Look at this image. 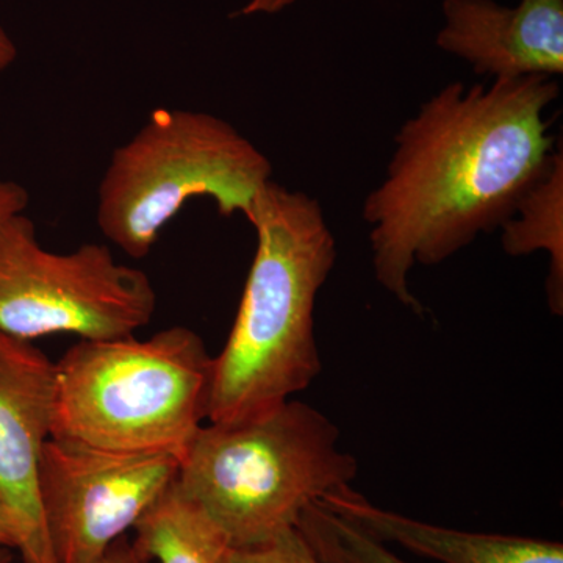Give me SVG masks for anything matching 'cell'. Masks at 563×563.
Wrapping results in <instances>:
<instances>
[{
	"label": "cell",
	"mask_w": 563,
	"mask_h": 563,
	"mask_svg": "<svg viewBox=\"0 0 563 563\" xmlns=\"http://www.w3.org/2000/svg\"><path fill=\"white\" fill-rule=\"evenodd\" d=\"M18 57V47L5 29L0 27V73L10 68Z\"/></svg>",
	"instance_id": "obj_19"
},
{
	"label": "cell",
	"mask_w": 563,
	"mask_h": 563,
	"mask_svg": "<svg viewBox=\"0 0 563 563\" xmlns=\"http://www.w3.org/2000/svg\"><path fill=\"white\" fill-rule=\"evenodd\" d=\"M0 547L18 550L16 528H14L9 507L3 503L2 496H0Z\"/></svg>",
	"instance_id": "obj_18"
},
{
	"label": "cell",
	"mask_w": 563,
	"mask_h": 563,
	"mask_svg": "<svg viewBox=\"0 0 563 563\" xmlns=\"http://www.w3.org/2000/svg\"><path fill=\"white\" fill-rule=\"evenodd\" d=\"M437 46L495 79L563 74V0H443Z\"/></svg>",
	"instance_id": "obj_9"
},
{
	"label": "cell",
	"mask_w": 563,
	"mask_h": 563,
	"mask_svg": "<svg viewBox=\"0 0 563 563\" xmlns=\"http://www.w3.org/2000/svg\"><path fill=\"white\" fill-rule=\"evenodd\" d=\"M225 563H322L298 528L288 529L268 542L231 548Z\"/></svg>",
	"instance_id": "obj_14"
},
{
	"label": "cell",
	"mask_w": 563,
	"mask_h": 563,
	"mask_svg": "<svg viewBox=\"0 0 563 563\" xmlns=\"http://www.w3.org/2000/svg\"><path fill=\"white\" fill-rule=\"evenodd\" d=\"M54 399L55 362L32 342L0 331V496L24 563H55L38 493Z\"/></svg>",
	"instance_id": "obj_8"
},
{
	"label": "cell",
	"mask_w": 563,
	"mask_h": 563,
	"mask_svg": "<svg viewBox=\"0 0 563 563\" xmlns=\"http://www.w3.org/2000/svg\"><path fill=\"white\" fill-rule=\"evenodd\" d=\"M157 302L150 276L109 246L58 254L38 242L24 213L0 222V331L27 342L55 333L121 339L146 328Z\"/></svg>",
	"instance_id": "obj_6"
},
{
	"label": "cell",
	"mask_w": 563,
	"mask_h": 563,
	"mask_svg": "<svg viewBox=\"0 0 563 563\" xmlns=\"http://www.w3.org/2000/svg\"><path fill=\"white\" fill-rule=\"evenodd\" d=\"M559 92L551 77L453 81L404 122L362 210L374 276L396 301L422 317L415 265H440L512 217L553 161L547 111Z\"/></svg>",
	"instance_id": "obj_1"
},
{
	"label": "cell",
	"mask_w": 563,
	"mask_h": 563,
	"mask_svg": "<svg viewBox=\"0 0 563 563\" xmlns=\"http://www.w3.org/2000/svg\"><path fill=\"white\" fill-rule=\"evenodd\" d=\"M296 0H250L240 10V16H254V14H276L288 9Z\"/></svg>",
	"instance_id": "obj_17"
},
{
	"label": "cell",
	"mask_w": 563,
	"mask_h": 563,
	"mask_svg": "<svg viewBox=\"0 0 563 563\" xmlns=\"http://www.w3.org/2000/svg\"><path fill=\"white\" fill-rule=\"evenodd\" d=\"M31 203V195L16 181L0 179V222L13 214L24 213Z\"/></svg>",
	"instance_id": "obj_15"
},
{
	"label": "cell",
	"mask_w": 563,
	"mask_h": 563,
	"mask_svg": "<svg viewBox=\"0 0 563 563\" xmlns=\"http://www.w3.org/2000/svg\"><path fill=\"white\" fill-rule=\"evenodd\" d=\"M169 454H114L49 439L38 493L55 563H95L176 483Z\"/></svg>",
	"instance_id": "obj_7"
},
{
	"label": "cell",
	"mask_w": 563,
	"mask_h": 563,
	"mask_svg": "<svg viewBox=\"0 0 563 563\" xmlns=\"http://www.w3.org/2000/svg\"><path fill=\"white\" fill-rule=\"evenodd\" d=\"M269 158L231 122L199 110L157 109L111 154L98 190L99 231L135 261L188 201L250 218L272 181Z\"/></svg>",
	"instance_id": "obj_5"
},
{
	"label": "cell",
	"mask_w": 563,
	"mask_h": 563,
	"mask_svg": "<svg viewBox=\"0 0 563 563\" xmlns=\"http://www.w3.org/2000/svg\"><path fill=\"white\" fill-rule=\"evenodd\" d=\"M11 561H13V554L10 548L0 547V563H11Z\"/></svg>",
	"instance_id": "obj_20"
},
{
	"label": "cell",
	"mask_w": 563,
	"mask_h": 563,
	"mask_svg": "<svg viewBox=\"0 0 563 563\" xmlns=\"http://www.w3.org/2000/svg\"><path fill=\"white\" fill-rule=\"evenodd\" d=\"M211 369L206 342L185 325L79 340L55 362L51 439L180 461L209 417Z\"/></svg>",
	"instance_id": "obj_3"
},
{
	"label": "cell",
	"mask_w": 563,
	"mask_h": 563,
	"mask_svg": "<svg viewBox=\"0 0 563 563\" xmlns=\"http://www.w3.org/2000/svg\"><path fill=\"white\" fill-rule=\"evenodd\" d=\"M296 528L322 563H409L321 501L303 510Z\"/></svg>",
	"instance_id": "obj_13"
},
{
	"label": "cell",
	"mask_w": 563,
	"mask_h": 563,
	"mask_svg": "<svg viewBox=\"0 0 563 563\" xmlns=\"http://www.w3.org/2000/svg\"><path fill=\"white\" fill-rule=\"evenodd\" d=\"M247 221L257 246L235 321L213 357L211 424L261 417L322 372L314 306L335 266L336 242L321 203L272 180Z\"/></svg>",
	"instance_id": "obj_2"
},
{
	"label": "cell",
	"mask_w": 563,
	"mask_h": 563,
	"mask_svg": "<svg viewBox=\"0 0 563 563\" xmlns=\"http://www.w3.org/2000/svg\"><path fill=\"white\" fill-rule=\"evenodd\" d=\"M136 553L147 563H225L231 543L176 483L133 526Z\"/></svg>",
	"instance_id": "obj_11"
},
{
	"label": "cell",
	"mask_w": 563,
	"mask_h": 563,
	"mask_svg": "<svg viewBox=\"0 0 563 563\" xmlns=\"http://www.w3.org/2000/svg\"><path fill=\"white\" fill-rule=\"evenodd\" d=\"M95 563H147L128 540L120 539Z\"/></svg>",
	"instance_id": "obj_16"
},
{
	"label": "cell",
	"mask_w": 563,
	"mask_h": 563,
	"mask_svg": "<svg viewBox=\"0 0 563 563\" xmlns=\"http://www.w3.org/2000/svg\"><path fill=\"white\" fill-rule=\"evenodd\" d=\"M357 473L335 422L291 398L251 420L206 422L180 459L177 485L232 548H244L295 529L310 504Z\"/></svg>",
	"instance_id": "obj_4"
},
{
	"label": "cell",
	"mask_w": 563,
	"mask_h": 563,
	"mask_svg": "<svg viewBox=\"0 0 563 563\" xmlns=\"http://www.w3.org/2000/svg\"><path fill=\"white\" fill-rule=\"evenodd\" d=\"M328 509L384 543L440 563H563V544L553 540L459 531L383 509L352 487L321 499Z\"/></svg>",
	"instance_id": "obj_10"
},
{
	"label": "cell",
	"mask_w": 563,
	"mask_h": 563,
	"mask_svg": "<svg viewBox=\"0 0 563 563\" xmlns=\"http://www.w3.org/2000/svg\"><path fill=\"white\" fill-rule=\"evenodd\" d=\"M503 250L512 257L547 252L550 276L547 279L548 306L563 313V151L555 150L547 172L525 192L512 217L501 228Z\"/></svg>",
	"instance_id": "obj_12"
}]
</instances>
